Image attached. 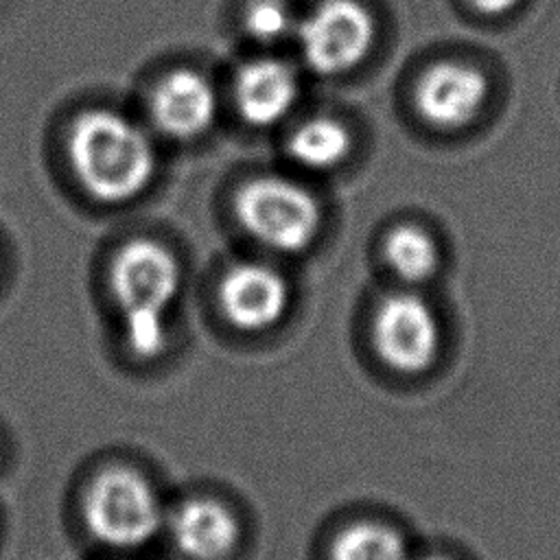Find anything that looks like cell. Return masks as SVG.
Segmentation results:
<instances>
[{"mask_svg":"<svg viewBox=\"0 0 560 560\" xmlns=\"http://www.w3.org/2000/svg\"><path fill=\"white\" fill-rule=\"evenodd\" d=\"M68 158L81 186L105 203L138 197L155 171L149 136L112 109H88L72 120Z\"/></svg>","mask_w":560,"mask_h":560,"instance_id":"obj_1","label":"cell"},{"mask_svg":"<svg viewBox=\"0 0 560 560\" xmlns=\"http://www.w3.org/2000/svg\"><path fill=\"white\" fill-rule=\"evenodd\" d=\"M383 254L392 271L411 284L429 280L440 262V252L433 236L411 223L396 225L385 236Z\"/></svg>","mask_w":560,"mask_h":560,"instance_id":"obj_13","label":"cell"},{"mask_svg":"<svg viewBox=\"0 0 560 560\" xmlns=\"http://www.w3.org/2000/svg\"><path fill=\"white\" fill-rule=\"evenodd\" d=\"M298 98L295 70L273 57L245 63L234 81V101L243 120L267 127L282 120Z\"/></svg>","mask_w":560,"mask_h":560,"instance_id":"obj_11","label":"cell"},{"mask_svg":"<svg viewBox=\"0 0 560 560\" xmlns=\"http://www.w3.org/2000/svg\"><path fill=\"white\" fill-rule=\"evenodd\" d=\"M418 560H451V558L440 556V553H431V556H422V558H418Z\"/></svg>","mask_w":560,"mask_h":560,"instance_id":"obj_17","label":"cell"},{"mask_svg":"<svg viewBox=\"0 0 560 560\" xmlns=\"http://www.w3.org/2000/svg\"><path fill=\"white\" fill-rule=\"evenodd\" d=\"M175 547L190 560H225L238 545L234 512L214 499H188L168 521Z\"/></svg>","mask_w":560,"mask_h":560,"instance_id":"obj_10","label":"cell"},{"mask_svg":"<svg viewBox=\"0 0 560 560\" xmlns=\"http://www.w3.org/2000/svg\"><path fill=\"white\" fill-rule=\"evenodd\" d=\"M153 122L171 138H195L217 116V94L208 79L192 70L168 72L151 94Z\"/></svg>","mask_w":560,"mask_h":560,"instance_id":"obj_9","label":"cell"},{"mask_svg":"<svg viewBox=\"0 0 560 560\" xmlns=\"http://www.w3.org/2000/svg\"><path fill=\"white\" fill-rule=\"evenodd\" d=\"M287 149L298 164L313 171H330L348 158L352 136L341 120L313 116L291 133Z\"/></svg>","mask_w":560,"mask_h":560,"instance_id":"obj_12","label":"cell"},{"mask_svg":"<svg viewBox=\"0 0 560 560\" xmlns=\"http://www.w3.org/2000/svg\"><path fill=\"white\" fill-rule=\"evenodd\" d=\"M293 18L282 0H254L245 11V31L260 44H273L289 35Z\"/></svg>","mask_w":560,"mask_h":560,"instance_id":"obj_15","label":"cell"},{"mask_svg":"<svg viewBox=\"0 0 560 560\" xmlns=\"http://www.w3.org/2000/svg\"><path fill=\"white\" fill-rule=\"evenodd\" d=\"M372 337L378 357L400 374L429 370L440 350V324L433 308L407 291L381 302Z\"/></svg>","mask_w":560,"mask_h":560,"instance_id":"obj_6","label":"cell"},{"mask_svg":"<svg viewBox=\"0 0 560 560\" xmlns=\"http://www.w3.org/2000/svg\"><path fill=\"white\" fill-rule=\"evenodd\" d=\"M521 0H468V4L483 15H503L512 11Z\"/></svg>","mask_w":560,"mask_h":560,"instance_id":"obj_16","label":"cell"},{"mask_svg":"<svg viewBox=\"0 0 560 560\" xmlns=\"http://www.w3.org/2000/svg\"><path fill=\"white\" fill-rule=\"evenodd\" d=\"M83 521L94 538L131 549L149 542L164 523L153 486L127 466L101 470L83 494Z\"/></svg>","mask_w":560,"mask_h":560,"instance_id":"obj_3","label":"cell"},{"mask_svg":"<svg viewBox=\"0 0 560 560\" xmlns=\"http://www.w3.org/2000/svg\"><path fill=\"white\" fill-rule=\"evenodd\" d=\"M376 35L372 13L357 0H324L298 24L300 50L319 74H341L359 66Z\"/></svg>","mask_w":560,"mask_h":560,"instance_id":"obj_5","label":"cell"},{"mask_svg":"<svg viewBox=\"0 0 560 560\" xmlns=\"http://www.w3.org/2000/svg\"><path fill=\"white\" fill-rule=\"evenodd\" d=\"M234 212L249 236L278 252H302L322 225L317 199L300 184L271 175L245 182L234 197Z\"/></svg>","mask_w":560,"mask_h":560,"instance_id":"obj_4","label":"cell"},{"mask_svg":"<svg viewBox=\"0 0 560 560\" xmlns=\"http://www.w3.org/2000/svg\"><path fill=\"white\" fill-rule=\"evenodd\" d=\"M488 77L472 63L446 59L429 66L413 90V105L422 120L438 129H462L486 107Z\"/></svg>","mask_w":560,"mask_h":560,"instance_id":"obj_7","label":"cell"},{"mask_svg":"<svg viewBox=\"0 0 560 560\" xmlns=\"http://www.w3.org/2000/svg\"><path fill=\"white\" fill-rule=\"evenodd\" d=\"M182 280L175 254L153 238H133L120 245L112 260L109 284L125 319L131 352L155 359L164 352L166 308L177 295Z\"/></svg>","mask_w":560,"mask_h":560,"instance_id":"obj_2","label":"cell"},{"mask_svg":"<svg viewBox=\"0 0 560 560\" xmlns=\"http://www.w3.org/2000/svg\"><path fill=\"white\" fill-rule=\"evenodd\" d=\"M219 304L232 326L241 330H265L287 313L289 284L269 265L243 262L223 276Z\"/></svg>","mask_w":560,"mask_h":560,"instance_id":"obj_8","label":"cell"},{"mask_svg":"<svg viewBox=\"0 0 560 560\" xmlns=\"http://www.w3.org/2000/svg\"><path fill=\"white\" fill-rule=\"evenodd\" d=\"M407 556L402 534L378 521L350 523L330 542V560H407Z\"/></svg>","mask_w":560,"mask_h":560,"instance_id":"obj_14","label":"cell"}]
</instances>
